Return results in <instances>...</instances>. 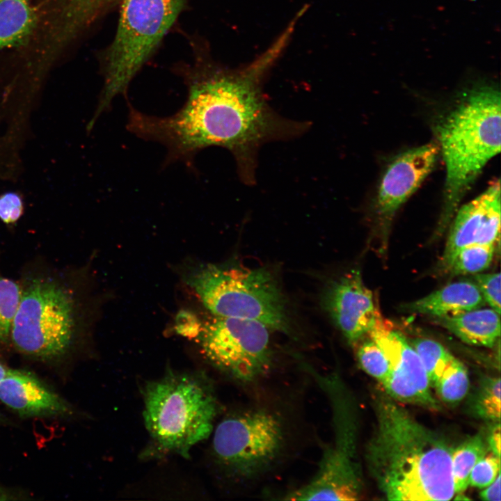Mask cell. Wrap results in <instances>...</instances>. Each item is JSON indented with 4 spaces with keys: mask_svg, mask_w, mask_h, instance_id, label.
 <instances>
[{
    "mask_svg": "<svg viewBox=\"0 0 501 501\" xmlns=\"http://www.w3.org/2000/svg\"><path fill=\"white\" fill-rule=\"evenodd\" d=\"M273 56L239 71L198 67L186 76L187 98L175 113L153 116L129 104L126 127L142 139L164 145L166 165L175 161L189 165L204 148H226L236 160L241 180L253 184L259 148L294 137L307 128L306 123L280 116L264 96L261 80Z\"/></svg>",
    "mask_w": 501,
    "mask_h": 501,
    "instance_id": "obj_1",
    "label": "cell"
},
{
    "mask_svg": "<svg viewBox=\"0 0 501 501\" xmlns=\"http://www.w3.org/2000/svg\"><path fill=\"white\" fill-rule=\"evenodd\" d=\"M375 415L365 459L384 498L451 500L455 495L452 474L454 447L387 396L376 400Z\"/></svg>",
    "mask_w": 501,
    "mask_h": 501,
    "instance_id": "obj_2",
    "label": "cell"
},
{
    "mask_svg": "<svg viewBox=\"0 0 501 501\" xmlns=\"http://www.w3.org/2000/svg\"><path fill=\"white\" fill-rule=\"evenodd\" d=\"M500 92L494 84L465 88L437 126L446 168L444 205L436 234L441 235L464 193L486 164L500 152Z\"/></svg>",
    "mask_w": 501,
    "mask_h": 501,
    "instance_id": "obj_3",
    "label": "cell"
},
{
    "mask_svg": "<svg viewBox=\"0 0 501 501\" xmlns=\"http://www.w3.org/2000/svg\"><path fill=\"white\" fill-rule=\"evenodd\" d=\"M19 281L21 296L10 345L40 360L63 358L74 344L81 325L74 286L61 270L45 266L29 268Z\"/></svg>",
    "mask_w": 501,
    "mask_h": 501,
    "instance_id": "obj_4",
    "label": "cell"
},
{
    "mask_svg": "<svg viewBox=\"0 0 501 501\" xmlns=\"http://www.w3.org/2000/svg\"><path fill=\"white\" fill-rule=\"evenodd\" d=\"M143 396V418L154 455L189 458L191 448L212 434L218 401L202 374L168 372L147 383Z\"/></svg>",
    "mask_w": 501,
    "mask_h": 501,
    "instance_id": "obj_5",
    "label": "cell"
},
{
    "mask_svg": "<svg viewBox=\"0 0 501 501\" xmlns=\"http://www.w3.org/2000/svg\"><path fill=\"white\" fill-rule=\"evenodd\" d=\"M187 283L215 316L256 320L269 329L291 331L285 296L266 268L209 264L190 273Z\"/></svg>",
    "mask_w": 501,
    "mask_h": 501,
    "instance_id": "obj_6",
    "label": "cell"
},
{
    "mask_svg": "<svg viewBox=\"0 0 501 501\" xmlns=\"http://www.w3.org/2000/svg\"><path fill=\"white\" fill-rule=\"evenodd\" d=\"M117 32L107 51L104 84L87 129H93L115 97L126 95L128 86L173 24L185 0H120Z\"/></svg>",
    "mask_w": 501,
    "mask_h": 501,
    "instance_id": "obj_7",
    "label": "cell"
},
{
    "mask_svg": "<svg viewBox=\"0 0 501 501\" xmlns=\"http://www.w3.org/2000/svg\"><path fill=\"white\" fill-rule=\"evenodd\" d=\"M308 372L329 399L334 430L333 441L324 447L317 471L306 484L289 493L290 500H356L362 479L356 457V419L352 403L336 373Z\"/></svg>",
    "mask_w": 501,
    "mask_h": 501,
    "instance_id": "obj_8",
    "label": "cell"
},
{
    "mask_svg": "<svg viewBox=\"0 0 501 501\" xmlns=\"http://www.w3.org/2000/svg\"><path fill=\"white\" fill-rule=\"evenodd\" d=\"M283 429L280 418L263 409L230 415L214 430V456L234 475H254L278 456L283 443Z\"/></svg>",
    "mask_w": 501,
    "mask_h": 501,
    "instance_id": "obj_9",
    "label": "cell"
},
{
    "mask_svg": "<svg viewBox=\"0 0 501 501\" xmlns=\"http://www.w3.org/2000/svg\"><path fill=\"white\" fill-rule=\"evenodd\" d=\"M269 328L256 320L216 316L197 337L202 352L217 369L241 383H250L270 369Z\"/></svg>",
    "mask_w": 501,
    "mask_h": 501,
    "instance_id": "obj_10",
    "label": "cell"
},
{
    "mask_svg": "<svg viewBox=\"0 0 501 501\" xmlns=\"http://www.w3.org/2000/svg\"><path fill=\"white\" fill-rule=\"evenodd\" d=\"M321 303L336 326L353 344L367 335L382 318L372 292L356 270L328 284Z\"/></svg>",
    "mask_w": 501,
    "mask_h": 501,
    "instance_id": "obj_11",
    "label": "cell"
},
{
    "mask_svg": "<svg viewBox=\"0 0 501 501\" xmlns=\"http://www.w3.org/2000/svg\"><path fill=\"white\" fill-rule=\"evenodd\" d=\"M439 152L438 144L429 143L401 153L390 163L376 201V210L382 220L389 221L418 189L434 167Z\"/></svg>",
    "mask_w": 501,
    "mask_h": 501,
    "instance_id": "obj_12",
    "label": "cell"
},
{
    "mask_svg": "<svg viewBox=\"0 0 501 501\" xmlns=\"http://www.w3.org/2000/svg\"><path fill=\"white\" fill-rule=\"evenodd\" d=\"M0 401L22 417H62L70 406L31 373L9 369L0 381Z\"/></svg>",
    "mask_w": 501,
    "mask_h": 501,
    "instance_id": "obj_13",
    "label": "cell"
},
{
    "mask_svg": "<svg viewBox=\"0 0 501 501\" xmlns=\"http://www.w3.org/2000/svg\"><path fill=\"white\" fill-rule=\"evenodd\" d=\"M500 202V182L498 180L456 211L440 262L443 271L447 272L461 249L476 243L490 210Z\"/></svg>",
    "mask_w": 501,
    "mask_h": 501,
    "instance_id": "obj_14",
    "label": "cell"
},
{
    "mask_svg": "<svg viewBox=\"0 0 501 501\" xmlns=\"http://www.w3.org/2000/svg\"><path fill=\"white\" fill-rule=\"evenodd\" d=\"M368 335L384 352L391 367L404 374L418 391L438 408L421 360L405 337L383 318L377 321Z\"/></svg>",
    "mask_w": 501,
    "mask_h": 501,
    "instance_id": "obj_15",
    "label": "cell"
},
{
    "mask_svg": "<svg viewBox=\"0 0 501 501\" xmlns=\"http://www.w3.org/2000/svg\"><path fill=\"white\" fill-rule=\"evenodd\" d=\"M485 301L476 283L459 281L450 283L429 295L406 305L411 312L432 317L452 315L481 308Z\"/></svg>",
    "mask_w": 501,
    "mask_h": 501,
    "instance_id": "obj_16",
    "label": "cell"
},
{
    "mask_svg": "<svg viewBox=\"0 0 501 501\" xmlns=\"http://www.w3.org/2000/svg\"><path fill=\"white\" fill-rule=\"evenodd\" d=\"M500 315L491 308H479L436 317V321L467 344L492 347L500 335Z\"/></svg>",
    "mask_w": 501,
    "mask_h": 501,
    "instance_id": "obj_17",
    "label": "cell"
},
{
    "mask_svg": "<svg viewBox=\"0 0 501 501\" xmlns=\"http://www.w3.org/2000/svg\"><path fill=\"white\" fill-rule=\"evenodd\" d=\"M38 27V13L32 0H0V49L24 51Z\"/></svg>",
    "mask_w": 501,
    "mask_h": 501,
    "instance_id": "obj_18",
    "label": "cell"
},
{
    "mask_svg": "<svg viewBox=\"0 0 501 501\" xmlns=\"http://www.w3.org/2000/svg\"><path fill=\"white\" fill-rule=\"evenodd\" d=\"M51 22L74 33L84 32L116 0H34Z\"/></svg>",
    "mask_w": 501,
    "mask_h": 501,
    "instance_id": "obj_19",
    "label": "cell"
},
{
    "mask_svg": "<svg viewBox=\"0 0 501 501\" xmlns=\"http://www.w3.org/2000/svg\"><path fill=\"white\" fill-rule=\"evenodd\" d=\"M488 451L486 440L481 434L468 438L454 447L452 474L455 493L462 494L466 490L472 469Z\"/></svg>",
    "mask_w": 501,
    "mask_h": 501,
    "instance_id": "obj_20",
    "label": "cell"
},
{
    "mask_svg": "<svg viewBox=\"0 0 501 501\" xmlns=\"http://www.w3.org/2000/svg\"><path fill=\"white\" fill-rule=\"evenodd\" d=\"M467 369L454 358L436 380L433 386L439 397L448 404H456L463 399L469 389Z\"/></svg>",
    "mask_w": 501,
    "mask_h": 501,
    "instance_id": "obj_21",
    "label": "cell"
},
{
    "mask_svg": "<svg viewBox=\"0 0 501 501\" xmlns=\"http://www.w3.org/2000/svg\"><path fill=\"white\" fill-rule=\"evenodd\" d=\"M21 296L19 280L8 278L0 273V344L10 345L13 321Z\"/></svg>",
    "mask_w": 501,
    "mask_h": 501,
    "instance_id": "obj_22",
    "label": "cell"
},
{
    "mask_svg": "<svg viewBox=\"0 0 501 501\" xmlns=\"http://www.w3.org/2000/svg\"><path fill=\"white\" fill-rule=\"evenodd\" d=\"M418 354L431 385L454 358L441 344L427 338H416L411 342Z\"/></svg>",
    "mask_w": 501,
    "mask_h": 501,
    "instance_id": "obj_23",
    "label": "cell"
},
{
    "mask_svg": "<svg viewBox=\"0 0 501 501\" xmlns=\"http://www.w3.org/2000/svg\"><path fill=\"white\" fill-rule=\"evenodd\" d=\"M494 245L473 244L461 249L452 261L447 273L464 275L483 271L491 264Z\"/></svg>",
    "mask_w": 501,
    "mask_h": 501,
    "instance_id": "obj_24",
    "label": "cell"
},
{
    "mask_svg": "<svg viewBox=\"0 0 501 501\" xmlns=\"http://www.w3.org/2000/svg\"><path fill=\"white\" fill-rule=\"evenodd\" d=\"M356 344H358L356 356L360 367L381 383L392 369L384 352L368 334Z\"/></svg>",
    "mask_w": 501,
    "mask_h": 501,
    "instance_id": "obj_25",
    "label": "cell"
},
{
    "mask_svg": "<svg viewBox=\"0 0 501 501\" xmlns=\"http://www.w3.org/2000/svg\"><path fill=\"white\" fill-rule=\"evenodd\" d=\"M381 384L388 395L397 401L426 406L436 409L437 407L425 398L413 383L401 372L391 369L388 376Z\"/></svg>",
    "mask_w": 501,
    "mask_h": 501,
    "instance_id": "obj_26",
    "label": "cell"
},
{
    "mask_svg": "<svg viewBox=\"0 0 501 501\" xmlns=\"http://www.w3.org/2000/svg\"><path fill=\"white\" fill-rule=\"evenodd\" d=\"M476 409L478 414L492 421H499L500 418V379L499 377L488 378L482 385L477 400Z\"/></svg>",
    "mask_w": 501,
    "mask_h": 501,
    "instance_id": "obj_27",
    "label": "cell"
},
{
    "mask_svg": "<svg viewBox=\"0 0 501 501\" xmlns=\"http://www.w3.org/2000/svg\"><path fill=\"white\" fill-rule=\"evenodd\" d=\"M500 457L488 452L472 469L468 478V485L480 488H485L500 474Z\"/></svg>",
    "mask_w": 501,
    "mask_h": 501,
    "instance_id": "obj_28",
    "label": "cell"
},
{
    "mask_svg": "<svg viewBox=\"0 0 501 501\" xmlns=\"http://www.w3.org/2000/svg\"><path fill=\"white\" fill-rule=\"evenodd\" d=\"M475 280L485 303L500 314V273H479Z\"/></svg>",
    "mask_w": 501,
    "mask_h": 501,
    "instance_id": "obj_29",
    "label": "cell"
},
{
    "mask_svg": "<svg viewBox=\"0 0 501 501\" xmlns=\"http://www.w3.org/2000/svg\"><path fill=\"white\" fill-rule=\"evenodd\" d=\"M24 203L22 196L17 191H6L0 194V221L11 225L22 216Z\"/></svg>",
    "mask_w": 501,
    "mask_h": 501,
    "instance_id": "obj_30",
    "label": "cell"
},
{
    "mask_svg": "<svg viewBox=\"0 0 501 501\" xmlns=\"http://www.w3.org/2000/svg\"><path fill=\"white\" fill-rule=\"evenodd\" d=\"M486 488L480 492V498L484 500L500 501V474L496 477L495 480Z\"/></svg>",
    "mask_w": 501,
    "mask_h": 501,
    "instance_id": "obj_31",
    "label": "cell"
},
{
    "mask_svg": "<svg viewBox=\"0 0 501 501\" xmlns=\"http://www.w3.org/2000/svg\"><path fill=\"white\" fill-rule=\"evenodd\" d=\"M486 443L489 451L500 457V426L499 422L490 431Z\"/></svg>",
    "mask_w": 501,
    "mask_h": 501,
    "instance_id": "obj_32",
    "label": "cell"
},
{
    "mask_svg": "<svg viewBox=\"0 0 501 501\" xmlns=\"http://www.w3.org/2000/svg\"><path fill=\"white\" fill-rule=\"evenodd\" d=\"M10 368L0 361V381L7 374Z\"/></svg>",
    "mask_w": 501,
    "mask_h": 501,
    "instance_id": "obj_33",
    "label": "cell"
},
{
    "mask_svg": "<svg viewBox=\"0 0 501 501\" xmlns=\"http://www.w3.org/2000/svg\"><path fill=\"white\" fill-rule=\"evenodd\" d=\"M7 491L0 488V500H11L13 498Z\"/></svg>",
    "mask_w": 501,
    "mask_h": 501,
    "instance_id": "obj_34",
    "label": "cell"
},
{
    "mask_svg": "<svg viewBox=\"0 0 501 501\" xmlns=\"http://www.w3.org/2000/svg\"><path fill=\"white\" fill-rule=\"evenodd\" d=\"M1 423H6V419L5 417L0 413V424Z\"/></svg>",
    "mask_w": 501,
    "mask_h": 501,
    "instance_id": "obj_35",
    "label": "cell"
}]
</instances>
